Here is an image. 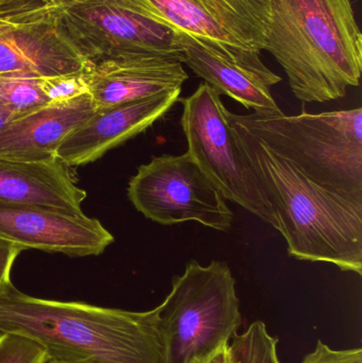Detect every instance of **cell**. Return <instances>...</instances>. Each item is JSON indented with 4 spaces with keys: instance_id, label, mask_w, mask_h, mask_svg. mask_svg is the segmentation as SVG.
Listing matches in <instances>:
<instances>
[{
    "instance_id": "cell-1",
    "label": "cell",
    "mask_w": 362,
    "mask_h": 363,
    "mask_svg": "<svg viewBox=\"0 0 362 363\" xmlns=\"http://www.w3.org/2000/svg\"><path fill=\"white\" fill-rule=\"evenodd\" d=\"M159 311L106 308L34 298L12 283L0 288V334L42 345L49 362L165 363Z\"/></svg>"
},
{
    "instance_id": "cell-2",
    "label": "cell",
    "mask_w": 362,
    "mask_h": 363,
    "mask_svg": "<svg viewBox=\"0 0 362 363\" xmlns=\"http://www.w3.org/2000/svg\"><path fill=\"white\" fill-rule=\"evenodd\" d=\"M264 50L302 102L344 98L358 86L362 34L351 0H269Z\"/></svg>"
},
{
    "instance_id": "cell-3",
    "label": "cell",
    "mask_w": 362,
    "mask_h": 363,
    "mask_svg": "<svg viewBox=\"0 0 362 363\" xmlns=\"http://www.w3.org/2000/svg\"><path fill=\"white\" fill-rule=\"evenodd\" d=\"M238 140L280 221L288 254L362 275V205L306 178L232 121Z\"/></svg>"
},
{
    "instance_id": "cell-4",
    "label": "cell",
    "mask_w": 362,
    "mask_h": 363,
    "mask_svg": "<svg viewBox=\"0 0 362 363\" xmlns=\"http://www.w3.org/2000/svg\"><path fill=\"white\" fill-rule=\"evenodd\" d=\"M230 117L317 185L362 205L361 108Z\"/></svg>"
},
{
    "instance_id": "cell-5",
    "label": "cell",
    "mask_w": 362,
    "mask_h": 363,
    "mask_svg": "<svg viewBox=\"0 0 362 363\" xmlns=\"http://www.w3.org/2000/svg\"><path fill=\"white\" fill-rule=\"evenodd\" d=\"M236 281L227 262L196 260L172 279L157 307L165 363H206L222 351L242 325Z\"/></svg>"
},
{
    "instance_id": "cell-6",
    "label": "cell",
    "mask_w": 362,
    "mask_h": 363,
    "mask_svg": "<svg viewBox=\"0 0 362 363\" xmlns=\"http://www.w3.org/2000/svg\"><path fill=\"white\" fill-rule=\"evenodd\" d=\"M47 1L62 38L86 65L137 55L183 60L181 33L150 16L137 0Z\"/></svg>"
},
{
    "instance_id": "cell-7",
    "label": "cell",
    "mask_w": 362,
    "mask_h": 363,
    "mask_svg": "<svg viewBox=\"0 0 362 363\" xmlns=\"http://www.w3.org/2000/svg\"><path fill=\"white\" fill-rule=\"evenodd\" d=\"M220 96L204 82L193 95L182 100L181 125L188 144L187 151L223 198L280 232V221L238 140L229 118L230 111Z\"/></svg>"
},
{
    "instance_id": "cell-8",
    "label": "cell",
    "mask_w": 362,
    "mask_h": 363,
    "mask_svg": "<svg viewBox=\"0 0 362 363\" xmlns=\"http://www.w3.org/2000/svg\"><path fill=\"white\" fill-rule=\"evenodd\" d=\"M128 196L145 217L162 225L196 221L227 232L234 221L225 199L188 151L154 157L140 166Z\"/></svg>"
},
{
    "instance_id": "cell-9",
    "label": "cell",
    "mask_w": 362,
    "mask_h": 363,
    "mask_svg": "<svg viewBox=\"0 0 362 363\" xmlns=\"http://www.w3.org/2000/svg\"><path fill=\"white\" fill-rule=\"evenodd\" d=\"M86 66L62 38L47 0H0V74L45 78Z\"/></svg>"
},
{
    "instance_id": "cell-10",
    "label": "cell",
    "mask_w": 362,
    "mask_h": 363,
    "mask_svg": "<svg viewBox=\"0 0 362 363\" xmlns=\"http://www.w3.org/2000/svg\"><path fill=\"white\" fill-rule=\"evenodd\" d=\"M179 33L233 48L264 50L269 0H137Z\"/></svg>"
},
{
    "instance_id": "cell-11",
    "label": "cell",
    "mask_w": 362,
    "mask_h": 363,
    "mask_svg": "<svg viewBox=\"0 0 362 363\" xmlns=\"http://www.w3.org/2000/svg\"><path fill=\"white\" fill-rule=\"evenodd\" d=\"M182 63L216 89L259 115H280L271 87L282 81L265 65L261 51L233 48L181 33Z\"/></svg>"
},
{
    "instance_id": "cell-12",
    "label": "cell",
    "mask_w": 362,
    "mask_h": 363,
    "mask_svg": "<svg viewBox=\"0 0 362 363\" xmlns=\"http://www.w3.org/2000/svg\"><path fill=\"white\" fill-rule=\"evenodd\" d=\"M0 239L23 250L65 255H99L114 242L99 220L42 205L0 201Z\"/></svg>"
},
{
    "instance_id": "cell-13",
    "label": "cell",
    "mask_w": 362,
    "mask_h": 363,
    "mask_svg": "<svg viewBox=\"0 0 362 363\" xmlns=\"http://www.w3.org/2000/svg\"><path fill=\"white\" fill-rule=\"evenodd\" d=\"M182 89L166 91L136 101L98 108L60 147L57 159L67 167L87 165L123 145L165 116Z\"/></svg>"
},
{
    "instance_id": "cell-14",
    "label": "cell",
    "mask_w": 362,
    "mask_h": 363,
    "mask_svg": "<svg viewBox=\"0 0 362 363\" xmlns=\"http://www.w3.org/2000/svg\"><path fill=\"white\" fill-rule=\"evenodd\" d=\"M182 60L171 55H137L85 68L89 95L98 108L182 89L188 79Z\"/></svg>"
},
{
    "instance_id": "cell-15",
    "label": "cell",
    "mask_w": 362,
    "mask_h": 363,
    "mask_svg": "<svg viewBox=\"0 0 362 363\" xmlns=\"http://www.w3.org/2000/svg\"><path fill=\"white\" fill-rule=\"evenodd\" d=\"M98 108L91 95L70 101L49 104L15 117L0 130V159L19 162H50L64 140Z\"/></svg>"
},
{
    "instance_id": "cell-16",
    "label": "cell",
    "mask_w": 362,
    "mask_h": 363,
    "mask_svg": "<svg viewBox=\"0 0 362 363\" xmlns=\"http://www.w3.org/2000/svg\"><path fill=\"white\" fill-rule=\"evenodd\" d=\"M87 194L59 160L19 162L0 159V201L42 205L81 215Z\"/></svg>"
},
{
    "instance_id": "cell-17",
    "label": "cell",
    "mask_w": 362,
    "mask_h": 363,
    "mask_svg": "<svg viewBox=\"0 0 362 363\" xmlns=\"http://www.w3.org/2000/svg\"><path fill=\"white\" fill-rule=\"evenodd\" d=\"M50 104L42 89V78L30 74H0V104L15 117Z\"/></svg>"
},
{
    "instance_id": "cell-18",
    "label": "cell",
    "mask_w": 362,
    "mask_h": 363,
    "mask_svg": "<svg viewBox=\"0 0 362 363\" xmlns=\"http://www.w3.org/2000/svg\"><path fill=\"white\" fill-rule=\"evenodd\" d=\"M278 339L268 333L263 321L236 334L229 345L230 363H282L278 356Z\"/></svg>"
},
{
    "instance_id": "cell-19",
    "label": "cell",
    "mask_w": 362,
    "mask_h": 363,
    "mask_svg": "<svg viewBox=\"0 0 362 363\" xmlns=\"http://www.w3.org/2000/svg\"><path fill=\"white\" fill-rule=\"evenodd\" d=\"M46 350L32 339L13 333L0 334V363H47Z\"/></svg>"
},
{
    "instance_id": "cell-20",
    "label": "cell",
    "mask_w": 362,
    "mask_h": 363,
    "mask_svg": "<svg viewBox=\"0 0 362 363\" xmlns=\"http://www.w3.org/2000/svg\"><path fill=\"white\" fill-rule=\"evenodd\" d=\"M42 89L50 104L70 101L89 94L85 69L74 74L42 78Z\"/></svg>"
},
{
    "instance_id": "cell-21",
    "label": "cell",
    "mask_w": 362,
    "mask_h": 363,
    "mask_svg": "<svg viewBox=\"0 0 362 363\" xmlns=\"http://www.w3.org/2000/svg\"><path fill=\"white\" fill-rule=\"evenodd\" d=\"M301 363H362V349L333 350L319 340L316 349Z\"/></svg>"
},
{
    "instance_id": "cell-22",
    "label": "cell",
    "mask_w": 362,
    "mask_h": 363,
    "mask_svg": "<svg viewBox=\"0 0 362 363\" xmlns=\"http://www.w3.org/2000/svg\"><path fill=\"white\" fill-rule=\"evenodd\" d=\"M21 251H23V247L0 239V288L12 283L11 271Z\"/></svg>"
},
{
    "instance_id": "cell-23",
    "label": "cell",
    "mask_w": 362,
    "mask_h": 363,
    "mask_svg": "<svg viewBox=\"0 0 362 363\" xmlns=\"http://www.w3.org/2000/svg\"><path fill=\"white\" fill-rule=\"evenodd\" d=\"M206 363H230L229 345Z\"/></svg>"
},
{
    "instance_id": "cell-24",
    "label": "cell",
    "mask_w": 362,
    "mask_h": 363,
    "mask_svg": "<svg viewBox=\"0 0 362 363\" xmlns=\"http://www.w3.org/2000/svg\"><path fill=\"white\" fill-rule=\"evenodd\" d=\"M13 118H15L14 115L9 112L4 106L0 104V130H1L9 121H12Z\"/></svg>"
},
{
    "instance_id": "cell-25",
    "label": "cell",
    "mask_w": 362,
    "mask_h": 363,
    "mask_svg": "<svg viewBox=\"0 0 362 363\" xmlns=\"http://www.w3.org/2000/svg\"><path fill=\"white\" fill-rule=\"evenodd\" d=\"M47 363H64V362H48Z\"/></svg>"
}]
</instances>
